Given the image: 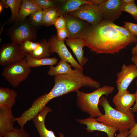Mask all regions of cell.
I'll list each match as a JSON object with an SVG mask.
<instances>
[{
  "instance_id": "8992f818",
  "label": "cell",
  "mask_w": 137,
  "mask_h": 137,
  "mask_svg": "<svg viewBox=\"0 0 137 137\" xmlns=\"http://www.w3.org/2000/svg\"><path fill=\"white\" fill-rule=\"evenodd\" d=\"M26 54L21 50L18 45L12 43L4 44L0 49V65L4 67L20 61Z\"/></svg>"
},
{
  "instance_id": "1f68e13d",
  "label": "cell",
  "mask_w": 137,
  "mask_h": 137,
  "mask_svg": "<svg viewBox=\"0 0 137 137\" xmlns=\"http://www.w3.org/2000/svg\"><path fill=\"white\" fill-rule=\"evenodd\" d=\"M124 23L123 27L133 35L137 36V24L125 21Z\"/></svg>"
},
{
  "instance_id": "7a4b0ae2",
  "label": "cell",
  "mask_w": 137,
  "mask_h": 137,
  "mask_svg": "<svg viewBox=\"0 0 137 137\" xmlns=\"http://www.w3.org/2000/svg\"><path fill=\"white\" fill-rule=\"evenodd\" d=\"M99 105L101 106L105 113L96 118L98 122L106 125L114 127L119 131L129 130L136 124L134 116L130 110L124 113L112 107L106 96H102Z\"/></svg>"
},
{
  "instance_id": "30bf717a",
  "label": "cell",
  "mask_w": 137,
  "mask_h": 137,
  "mask_svg": "<svg viewBox=\"0 0 137 137\" xmlns=\"http://www.w3.org/2000/svg\"><path fill=\"white\" fill-rule=\"evenodd\" d=\"M98 5L103 21L113 23L122 14L121 0H106Z\"/></svg>"
},
{
  "instance_id": "f546056e",
  "label": "cell",
  "mask_w": 137,
  "mask_h": 137,
  "mask_svg": "<svg viewBox=\"0 0 137 137\" xmlns=\"http://www.w3.org/2000/svg\"><path fill=\"white\" fill-rule=\"evenodd\" d=\"M7 134L8 137H30L29 134L24 127L20 128H14Z\"/></svg>"
},
{
  "instance_id": "8fae6325",
  "label": "cell",
  "mask_w": 137,
  "mask_h": 137,
  "mask_svg": "<svg viewBox=\"0 0 137 137\" xmlns=\"http://www.w3.org/2000/svg\"><path fill=\"white\" fill-rule=\"evenodd\" d=\"M64 15L66 19V28L68 32V39L80 38L84 31L91 25L83 20L70 14Z\"/></svg>"
},
{
  "instance_id": "7bdbcfd3",
  "label": "cell",
  "mask_w": 137,
  "mask_h": 137,
  "mask_svg": "<svg viewBox=\"0 0 137 137\" xmlns=\"http://www.w3.org/2000/svg\"><path fill=\"white\" fill-rule=\"evenodd\" d=\"M93 137H94V136H93Z\"/></svg>"
},
{
  "instance_id": "44dd1931",
  "label": "cell",
  "mask_w": 137,
  "mask_h": 137,
  "mask_svg": "<svg viewBox=\"0 0 137 137\" xmlns=\"http://www.w3.org/2000/svg\"><path fill=\"white\" fill-rule=\"evenodd\" d=\"M27 63L30 68H34L43 65L53 66L56 64L58 59L56 57L45 58H36L27 54L26 57Z\"/></svg>"
},
{
  "instance_id": "277c9868",
  "label": "cell",
  "mask_w": 137,
  "mask_h": 137,
  "mask_svg": "<svg viewBox=\"0 0 137 137\" xmlns=\"http://www.w3.org/2000/svg\"><path fill=\"white\" fill-rule=\"evenodd\" d=\"M38 29L30 23L28 18H26L13 23L7 29L6 33L12 43L19 45L26 40L33 41L36 40Z\"/></svg>"
},
{
  "instance_id": "4fadbf2b",
  "label": "cell",
  "mask_w": 137,
  "mask_h": 137,
  "mask_svg": "<svg viewBox=\"0 0 137 137\" xmlns=\"http://www.w3.org/2000/svg\"><path fill=\"white\" fill-rule=\"evenodd\" d=\"M135 93L131 94L127 90L118 92L113 97V102L117 110L124 113L128 112L135 102Z\"/></svg>"
},
{
  "instance_id": "f1b7e54d",
  "label": "cell",
  "mask_w": 137,
  "mask_h": 137,
  "mask_svg": "<svg viewBox=\"0 0 137 137\" xmlns=\"http://www.w3.org/2000/svg\"><path fill=\"white\" fill-rule=\"evenodd\" d=\"M121 10L130 14L137 21V6L135 2L126 4H121Z\"/></svg>"
},
{
  "instance_id": "d6986e66",
  "label": "cell",
  "mask_w": 137,
  "mask_h": 137,
  "mask_svg": "<svg viewBox=\"0 0 137 137\" xmlns=\"http://www.w3.org/2000/svg\"><path fill=\"white\" fill-rule=\"evenodd\" d=\"M41 9L34 0H22L19 12V20H24L27 17Z\"/></svg>"
},
{
  "instance_id": "cb8c5ba5",
  "label": "cell",
  "mask_w": 137,
  "mask_h": 137,
  "mask_svg": "<svg viewBox=\"0 0 137 137\" xmlns=\"http://www.w3.org/2000/svg\"><path fill=\"white\" fill-rule=\"evenodd\" d=\"M22 0H6V3L10 9L11 16L8 23H13L19 20V12Z\"/></svg>"
},
{
  "instance_id": "2e32d148",
  "label": "cell",
  "mask_w": 137,
  "mask_h": 137,
  "mask_svg": "<svg viewBox=\"0 0 137 137\" xmlns=\"http://www.w3.org/2000/svg\"><path fill=\"white\" fill-rule=\"evenodd\" d=\"M66 44L72 50L76 57L79 64L82 67L84 66L88 59L84 56L83 47L85 46L84 41L81 38L65 40Z\"/></svg>"
},
{
  "instance_id": "6da1fadb",
  "label": "cell",
  "mask_w": 137,
  "mask_h": 137,
  "mask_svg": "<svg viewBox=\"0 0 137 137\" xmlns=\"http://www.w3.org/2000/svg\"><path fill=\"white\" fill-rule=\"evenodd\" d=\"M80 38L83 40L85 46L97 54L118 53L134 43L102 20L96 25H90Z\"/></svg>"
},
{
  "instance_id": "f35d334b",
  "label": "cell",
  "mask_w": 137,
  "mask_h": 137,
  "mask_svg": "<svg viewBox=\"0 0 137 137\" xmlns=\"http://www.w3.org/2000/svg\"><path fill=\"white\" fill-rule=\"evenodd\" d=\"M91 2L93 4L99 5L106 1L105 0H90Z\"/></svg>"
},
{
  "instance_id": "ac0fdd59",
  "label": "cell",
  "mask_w": 137,
  "mask_h": 137,
  "mask_svg": "<svg viewBox=\"0 0 137 137\" xmlns=\"http://www.w3.org/2000/svg\"><path fill=\"white\" fill-rule=\"evenodd\" d=\"M18 94L14 90L8 88L0 87V107L13 106Z\"/></svg>"
},
{
  "instance_id": "ba28073f",
  "label": "cell",
  "mask_w": 137,
  "mask_h": 137,
  "mask_svg": "<svg viewBox=\"0 0 137 137\" xmlns=\"http://www.w3.org/2000/svg\"><path fill=\"white\" fill-rule=\"evenodd\" d=\"M48 41L50 45L51 53H57L61 59L69 63L75 69L83 70V67L76 61L68 49L64 40H59L57 36L54 35Z\"/></svg>"
},
{
  "instance_id": "e575fe53",
  "label": "cell",
  "mask_w": 137,
  "mask_h": 137,
  "mask_svg": "<svg viewBox=\"0 0 137 137\" xmlns=\"http://www.w3.org/2000/svg\"><path fill=\"white\" fill-rule=\"evenodd\" d=\"M8 6L6 3V0H1L0 1V13H1L3 11V9L5 8H8Z\"/></svg>"
},
{
  "instance_id": "52a82bcc",
  "label": "cell",
  "mask_w": 137,
  "mask_h": 137,
  "mask_svg": "<svg viewBox=\"0 0 137 137\" xmlns=\"http://www.w3.org/2000/svg\"><path fill=\"white\" fill-rule=\"evenodd\" d=\"M68 14L85 20L92 25L97 24L102 20L98 5L93 3L83 4Z\"/></svg>"
},
{
  "instance_id": "603a6c76",
  "label": "cell",
  "mask_w": 137,
  "mask_h": 137,
  "mask_svg": "<svg viewBox=\"0 0 137 137\" xmlns=\"http://www.w3.org/2000/svg\"><path fill=\"white\" fill-rule=\"evenodd\" d=\"M43 10V25L48 26L53 25L56 19L60 16L58 7L49 8Z\"/></svg>"
},
{
  "instance_id": "484cf974",
  "label": "cell",
  "mask_w": 137,
  "mask_h": 137,
  "mask_svg": "<svg viewBox=\"0 0 137 137\" xmlns=\"http://www.w3.org/2000/svg\"><path fill=\"white\" fill-rule=\"evenodd\" d=\"M39 44V42H34L33 41L27 40L23 42L19 46L22 52L29 54L36 49Z\"/></svg>"
},
{
  "instance_id": "ab89813d",
  "label": "cell",
  "mask_w": 137,
  "mask_h": 137,
  "mask_svg": "<svg viewBox=\"0 0 137 137\" xmlns=\"http://www.w3.org/2000/svg\"><path fill=\"white\" fill-rule=\"evenodd\" d=\"M122 4H126L132 3L135 2L134 0H121Z\"/></svg>"
},
{
  "instance_id": "7402d4cb",
  "label": "cell",
  "mask_w": 137,
  "mask_h": 137,
  "mask_svg": "<svg viewBox=\"0 0 137 137\" xmlns=\"http://www.w3.org/2000/svg\"><path fill=\"white\" fill-rule=\"evenodd\" d=\"M71 66L68 62L60 59L56 66H49L47 73L51 76L69 74L74 70L71 68Z\"/></svg>"
},
{
  "instance_id": "b9f144b4",
  "label": "cell",
  "mask_w": 137,
  "mask_h": 137,
  "mask_svg": "<svg viewBox=\"0 0 137 137\" xmlns=\"http://www.w3.org/2000/svg\"><path fill=\"white\" fill-rule=\"evenodd\" d=\"M8 137V135H7V134H6L4 135L3 136H2V137Z\"/></svg>"
},
{
  "instance_id": "836d02e7",
  "label": "cell",
  "mask_w": 137,
  "mask_h": 137,
  "mask_svg": "<svg viewBox=\"0 0 137 137\" xmlns=\"http://www.w3.org/2000/svg\"><path fill=\"white\" fill-rule=\"evenodd\" d=\"M128 137H137V123L129 130Z\"/></svg>"
},
{
  "instance_id": "60d3db41",
  "label": "cell",
  "mask_w": 137,
  "mask_h": 137,
  "mask_svg": "<svg viewBox=\"0 0 137 137\" xmlns=\"http://www.w3.org/2000/svg\"><path fill=\"white\" fill-rule=\"evenodd\" d=\"M135 46L133 47L131 50V54L132 55L137 54V43Z\"/></svg>"
},
{
  "instance_id": "8d00e7d4",
  "label": "cell",
  "mask_w": 137,
  "mask_h": 137,
  "mask_svg": "<svg viewBox=\"0 0 137 137\" xmlns=\"http://www.w3.org/2000/svg\"><path fill=\"white\" fill-rule=\"evenodd\" d=\"M135 93L136 98L135 103L133 107L131 109V111L132 113L137 112V88Z\"/></svg>"
},
{
  "instance_id": "5b68a950",
  "label": "cell",
  "mask_w": 137,
  "mask_h": 137,
  "mask_svg": "<svg viewBox=\"0 0 137 137\" xmlns=\"http://www.w3.org/2000/svg\"><path fill=\"white\" fill-rule=\"evenodd\" d=\"M26 57L18 62L4 67L1 75L14 87L25 80L31 73Z\"/></svg>"
},
{
  "instance_id": "4316f807",
  "label": "cell",
  "mask_w": 137,
  "mask_h": 137,
  "mask_svg": "<svg viewBox=\"0 0 137 137\" xmlns=\"http://www.w3.org/2000/svg\"><path fill=\"white\" fill-rule=\"evenodd\" d=\"M102 21L106 24L113 27L121 34L132 40L134 43H136L137 36L133 35L124 27L119 26L115 24L113 22H107Z\"/></svg>"
},
{
  "instance_id": "7c38bea8",
  "label": "cell",
  "mask_w": 137,
  "mask_h": 137,
  "mask_svg": "<svg viewBox=\"0 0 137 137\" xmlns=\"http://www.w3.org/2000/svg\"><path fill=\"white\" fill-rule=\"evenodd\" d=\"M76 120L80 124L86 125V130L88 133L98 131L106 133L108 137H114L115 133L118 131L114 127L107 126L99 122L95 118L90 116L84 119H77Z\"/></svg>"
},
{
  "instance_id": "3957f363",
  "label": "cell",
  "mask_w": 137,
  "mask_h": 137,
  "mask_svg": "<svg viewBox=\"0 0 137 137\" xmlns=\"http://www.w3.org/2000/svg\"><path fill=\"white\" fill-rule=\"evenodd\" d=\"M114 90L113 87L104 85L90 93L78 90L76 92V104L82 112L90 117L97 118L103 115L98 107L100 99L104 95L108 96Z\"/></svg>"
},
{
  "instance_id": "d6a6232c",
  "label": "cell",
  "mask_w": 137,
  "mask_h": 137,
  "mask_svg": "<svg viewBox=\"0 0 137 137\" xmlns=\"http://www.w3.org/2000/svg\"><path fill=\"white\" fill-rule=\"evenodd\" d=\"M68 36V32L67 28L57 30V37L61 40H64Z\"/></svg>"
},
{
  "instance_id": "4dcf8cb0",
  "label": "cell",
  "mask_w": 137,
  "mask_h": 137,
  "mask_svg": "<svg viewBox=\"0 0 137 137\" xmlns=\"http://www.w3.org/2000/svg\"><path fill=\"white\" fill-rule=\"evenodd\" d=\"M57 30L66 28V23L64 15H60L55 21L54 24Z\"/></svg>"
},
{
  "instance_id": "9c48e42d",
  "label": "cell",
  "mask_w": 137,
  "mask_h": 137,
  "mask_svg": "<svg viewBox=\"0 0 137 137\" xmlns=\"http://www.w3.org/2000/svg\"><path fill=\"white\" fill-rule=\"evenodd\" d=\"M116 83L118 93L127 90L129 85L137 77V67L133 64L127 65L123 64L121 71L116 74Z\"/></svg>"
},
{
  "instance_id": "e0dca14e",
  "label": "cell",
  "mask_w": 137,
  "mask_h": 137,
  "mask_svg": "<svg viewBox=\"0 0 137 137\" xmlns=\"http://www.w3.org/2000/svg\"><path fill=\"white\" fill-rule=\"evenodd\" d=\"M85 3L93 4L89 0H65L58 7L60 16L68 14L77 10L82 5Z\"/></svg>"
},
{
  "instance_id": "d590c367",
  "label": "cell",
  "mask_w": 137,
  "mask_h": 137,
  "mask_svg": "<svg viewBox=\"0 0 137 137\" xmlns=\"http://www.w3.org/2000/svg\"><path fill=\"white\" fill-rule=\"evenodd\" d=\"M129 130L119 131V133L116 137H128L129 135Z\"/></svg>"
},
{
  "instance_id": "83f0119b",
  "label": "cell",
  "mask_w": 137,
  "mask_h": 137,
  "mask_svg": "<svg viewBox=\"0 0 137 137\" xmlns=\"http://www.w3.org/2000/svg\"><path fill=\"white\" fill-rule=\"evenodd\" d=\"M41 9L58 7L63 0H34Z\"/></svg>"
},
{
  "instance_id": "74e56055",
  "label": "cell",
  "mask_w": 137,
  "mask_h": 137,
  "mask_svg": "<svg viewBox=\"0 0 137 137\" xmlns=\"http://www.w3.org/2000/svg\"><path fill=\"white\" fill-rule=\"evenodd\" d=\"M131 60L137 67V54L132 55Z\"/></svg>"
},
{
  "instance_id": "5bb4252c",
  "label": "cell",
  "mask_w": 137,
  "mask_h": 137,
  "mask_svg": "<svg viewBox=\"0 0 137 137\" xmlns=\"http://www.w3.org/2000/svg\"><path fill=\"white\" fill-rule=\"evenodd\" d=\"M49 107L45 106L32 119L40 137H56L54 132L48 129L45 125V119L47 114L52 111ZM59 137H65L64 134L59 132Z\"/></svg>"
},
{
  "instance_id": "ffe728a7",
  "label": "cell",
  "mask_w": 137,
  "mask_h": 137,
  "mask_svg": "<svg viewBox=\"0 0 137 137\" xmlns=\"http://www.w3.org/2000/svg\"><path fill=\"white\" fill-rule=\"evenodd\" d=\"M39 43L37 49L28 54L36 58H49L51 52L50 45L48 41L46 39H42Z\"/></svg>"
},
{
  "instance_id": "9a60e30c",
  "label": "cell",
  "mask_w": 137,
  "mask_h": 137,
  "mask_svg": "<svg viewBox=\"0 0 137 137\" xmlns=\"http://www.w3.org/2000/svg\"><path fill=\"white\" fill-rule=\"evenodd\" d=\"M15 121L16 118L13 115L11 107H0V137L14 128Z\"/></svg>"
},
{
  "instance_id": "d4e9b609",
  "label": "cell",
  "mask_w": 137,
  "mask_h": 137,
  "mask_svg": "<svg viewBox=\"0 0 137 137\" xmlns=\"http://www.w3.org/2000/svg\"><path fill=\"white\" fill-rule=\"evenodd\" d=\"M43 10L40 9L29 15L28 18L30 23L38 28L43 25Z\"/></svg>"
}]
</instances>
